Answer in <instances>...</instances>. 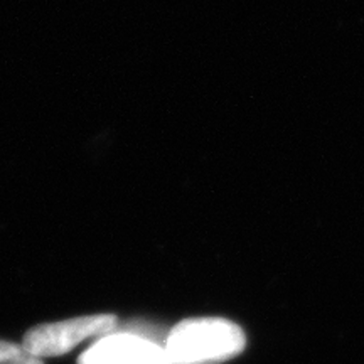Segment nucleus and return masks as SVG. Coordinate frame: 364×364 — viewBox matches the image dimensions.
Segmentation results:
<instances>
[{
  "label": "nucleus",
  "mask_w": 364,
  "mask_h": 364,
  "mask_svg": "<svg viewBox=\"0 0 364 364\" xmlns=\"http://www.w3.org/2000/svg\"><path fill=\"white\" fill-rule=\"evenodd\" d=\"M247 336L233 321L221 317L184 318L167 334L164 351L169 364H221L240 356Z\"/></svg>",
  "instance_id": "obj_1"
},
{
  "label": "nucleus",
  "mask_w": 364,
  "mask_h": 364,
  "mask_svg": "<svg viewBox=\"0 0 364 364\" xmlns=\"http://www.w3.org/2000/svg\"><path fill=\"white\" fill-rule=\"evenodd\" d=\"M117 326L118 321L113 314L68 318V321L33 327L26 332L22 346L39 359L63 356L86 339L112 334Z\"/></svg>",
  "instance_id": "obj_2"
},
{
  "label": "nucleus",
  "mask_w": 364,
  "mask_h": 364,
  "mask_svg": "<svg viewBox=\"0 0 364 364\" xmlns=\"http://www.w3.org/2000/svg\"><path fill=\"white\" fill-rule=\"evenodd\" d=\"M78 364H169V359L164 346L156 341L115 329L90 346Z\"/></svg>",
  "instance_id": "obj_3"
},
{
  "label": "nucleus",
  "mask_w": 364,
  "mask_h": 364,
  "mask_svg": "<svg viewBox=\"0 0 364 364\" xmlns=\"http://www.w3.org/2000/svg\"><path fill=\"white\" fill-rule=\"evenodd\" d=\"M0 364H44L43 359L31 354L24 346L0 341Z\"/></svg>",
  "instance_id": "obj_4"
}]
</instances>
